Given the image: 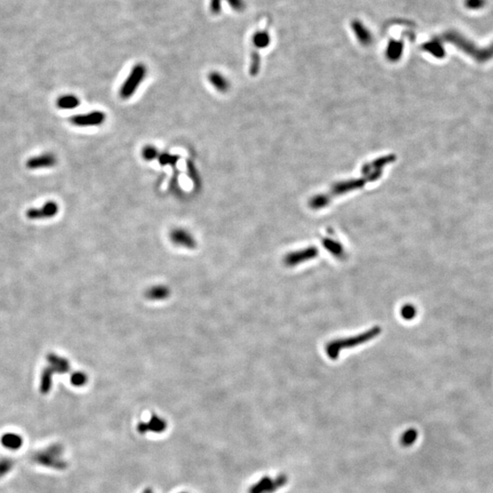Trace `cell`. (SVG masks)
<instances>
[{
    "mask_svg": "<svg viewBox=\"0 0 493 493\" xmlns=\"http://www.w3.org/2000/svg\"><path fill=\"white\" fill-rule=\"evenodd\" d=\"M380 333H381V328L378 326H376V327L364 332L363 334L355 335L353 337L334 340V341H332V342L326 344L325 352H326V354L328 355L329 358H331L332 360H335L338 358L339 353L342 350L353 348L356 345H360V344L366 343L371 339L377 337Z\"/></svg>",
    "mask_w": 493,
    "mask_h": 493,
    "instance_id": "6da1fadb",
    "label": "cell"
},
{
    "mask_svg": "<svg viewBox=\"0 0 493 493\" xmlns=\"http://www.w3.org/2000/svg\"><path fill=\"white\" fill-rule=\"evenodd\" d=\"M147 75V68L143 63H137L131 70L128 77L121 84L119 95L122 100H128L136 94V91L140 87L142 82L145 81Z\"/></svg>",
    "mask_w": 493,
    "mask_h": 493,
    "instance_id": "7a4b0ae2",
    "label": "cell"
},
{
    "mask_svg": "<svg viewBox=\"0 0 493 493\" xmlns=\"http://www.w3.org/2000/svg\"><path fill=\"white\" fill-rule=\"evenodd\" d=\"M63 447L58 444L50 446L48 449L36 453L33 456V460L36 463L46 466L48 468L56 469H64L67 467V463L60 459L63 454Z\"/></svg>",
    "mask_w": 493,
    "mask_h": 493,
    "instance_id": "3957f363",
    "label": "cell"
},
{
    "mask_svg": "<svg viewBox=\"0 0 493 493\" xmlns=\"http://www.w3.org/2000/svg\"><path fill=\"white\" fill-rule=\"evenodd\" d=\"M170 240L175 246H181L188 250H193L198 243L193 234L183 227H175L170 232Z\"/></svg>",
    "mask_w": 493,
    "mask_h": 493,
    "instance_id": "277c9868",
    "label": "cell"
},
{
    "mask_svg": "<svg viewBox=\"0 0 493 493\" xmlns=\"http://www.w3.org/2000/svg\"><path fill=\"white\" fill-rule=\"evenodd\" d=\"M318 252H319L317 248L315 246H309L300 251L290 252L284 257L283 262L286 266L294 267L300 263H303L305 261L315 259L318 256Z\"/></svg>",
    "mask_w": 493,
    "mask_h": 493,
    "instance_id": "5b68a950",
    "label": "cell"
},
{
    "mask_svg": "<svg viewBox=\"0 0 493 493\" xmlns=\"http://www.w3.org/2000/svg\"><path fill=\"white\" fill-rule=\"evenodd\" d=\"M106 120V114L101 111H93L85 114H80L72 118V122L74 126L80 127L89 126H99L104 124Z\"/></svg>",
    "mask_w": 493,
    "mask_h": 493,
    "instance_id": "8992f818",
    "label": "cell"
},
{
    "mask_svg": "<svg viewBox=\"0 0 493 493\" xmlns=\"http://www.w3.org/2000/svg\"><path fill=\"white\" fill-rule=\"evenodd\" d=\"M287 479L286 477L278 478V479H273L271 478H262V479L253 485L250 493H271L275 491L277 488H280L286 483Z\"/></svg>",
    "mask_w": 493,
    "mask_h": 493,
    "instance_id": "52a82bcc",
    "label": "cell"
},
{
    "mask_svg": "<svg viewBox=\"0 0 493 493\" xmlns=\"http://www.w3.org/2000/svg\"><path fill=\"white\" fill-rule=\"evenodd\" d=\"M166 426H167V423L164 418L156 416V415H153L151 416L149 421L141 422L137 426V429L141 434H145V433H148V432L162 433L163 431L166 429Z\"/></svg>",
    "mask_w": 493,
    "mask_h": 493,
    "instance_id": "ba28073f",
    "label": "cell"
},
{
    "mask_svg": "<svg viewBox=\"0 0 493 493\" xmlns=\"http://www.w3.org/2000/svg\"><path fill=\"white\" fill-rule=\"evenodd\" d=\"M58 212V207L53 202H48L42 208L37 209H30L27 213L28 218L30 219H41L54 217Z\"/></svg>",
    "mask_w": 493,
    "mask_h": 493,
    "instance_id": "9c48e42d",
    "label": "cell"
},
{
    "mask_svg": "<svg viewBox=\"0 0 493 493\" xmlns=\"http://www.w3.org/2000/svg\"><path fill=\"white\" fill-rule=\"evenodd\" d=\"M47 361L49 366L52 368L54 372L58 374H66L71 370V364L66 358L57 355L56 353H49L47 355Z\"/></svg>",
    "mask_w": 493,
    "mask_h": 493,
    "instance_id": "30bf717a",
    "label": "cell"
},
{
    "mask_svg": "<svg viewBox=\"0 0 493 493\" xmlns=\"http://www.w3.org/2000/svg\"><path fill=\"white\" fill-rule=\"evenodd\" d=\"M208 82L218 92L226 93L230 89V82L222 73L211 72L208 74Z\"/></svg>",
    "mask_w": 493,
    "mask_h": 493,
    "instance_id": "8fae6325",
    "label": "cell"
},
{
    "mask_svg": "<svg viewBox=\"0 0 493 493\" xmlns=\"http://www.w3.org/2000/svg\"><path fill=\"white\" fill-rule=\"evenodd\" d=\"M170 295H171V290L169 287L164 284L152 286L145 292V297L148 300H154V301L166 300L167 298H169Z\"/></svg>",
    "mask_w": 493,
    "mask_h": 493,
    "instance_id": "7c38bea8",
    "label": "cell"
},
{
    "mask_svg": "<svg viewBox=\"0 0 493 493\" xmlns=\"http://www.w3.org/2000/svg\"><path fill=\"white\" fill-rule=\"evenodd\" d=\"M352 29L359 42H361L363 45H369L372 42L371 32L361 21L353 20L352 22Z\"/></svg>",
    "mask_w": 493,
    "mask_h": 493,
    "instance_id": "4fadbf2b",
    "label": "cell"
},
{
    "mask_svg": "<svg viewBox=\"0 0 493 493\" xmlns=\"http://www.w3.org/2000/svg\"><path fill=\"white\" fill-rule=\"evenodd\" d=\"M54 370L50 366H47L43 369L40 377V386L39 390L43 395L48 394L52 388V380H53Z\"/></svg>",
    "mask_w": 493,
    "mask_h": 493,
    "instance_id": "5bb4252c",
    "label": "cell"
},
{
    "mask_svg": "<svg viewBox=\"0 0 493 493\" xmlns=\"http://www.w3.org/2000/svg\"><path fill=\"white\" fill-rule=\"evenodd\" d=\"M1 443L7 449L17 450L23 444V440L20 435L15 433H6L1 438Z\"/></svg>",
    "mask_w": 493,
    "mask_h": 493,
    "instance_id": "9a60e30c",
    "label": "cell"
},
{
    "mask_svg": "<svg viewBox=\"0 0 493 493\" xmlns=\"http://www.w3.org/2000/svg\"><path fill=\"white\" fill-rule=\"evenodd\" d=\"M403 53V42L401 40H391L387 48V57L390 60H397Z\"/></svg>",
    "mask_w": 493,
    "mask_h": 493,
    "instance_id": "2e32d148",
    "label": "cell"
},
{
    "mask_svg": "<svg viewBox=\"0 0 493 493\" xmlns=\"http://www.w3.org/2000/svg\"><path fill=\"white\" fill-rule=\"evenodd\" d=\"M54 164H55V158L53 156L46 155L29 160L28 162V166L29 168H41V167H48Z\"/></svg>",
    "mask_w": 493,
    "mask_h": 493,
    "instance_id": "e0dca14e",
    "label": "cell"
},
{
    "mask_svg": "<svg viewBox=\"0 0 493 493\" xmlns=\"http://www.w3.org/2000/svg\"><path fill=\"white\" fill-rule=\"evenodd\" d=\"M324 246L331 254H333L336 258L343 259L344 256V250L343 246L331 238H325L324 239Z\"/></svg>",
    "mask_w": 493,
    "mask_h": 493,
    "instance_id": "ac0fdd59",
    "label": "cell"
},
{
    "mask_svg": "<svg viewBox=\"0 0 493 493\" xmlns=\"http://www.w3.org/2000/svg\"><path fill=\"white\" fill-rule=\"evenodd\" d=\"M252 42H253V45H254L255 48H267L270 45V43H271V37H270V35H269L267 30L258 31L253 36Z\"/></svg>",
    "mask_w": 493,
    "mask_h": 493,
    "instance_id": "d6986e66",
    "label": "cell"
},
{
    "mask_svg": "<svg viewBox=\"0 0 493 493\" xmlns=\"http://www.w3.org/2000/svg\"><path fill=\"white\" fill-rule=\"evenodd\" d=\"M79 98L74 95H64L58 99V106L61 109H74L80 104Z\"/></svg>",
    "mask_w": 493,
    "mask_h": 493,
    "instance_id": "ffe728a7",
    "label": "cell"
},
{
    "mask_svg": "<svg viewBox=\"0 0 493 493\" xmlns=\"http://www.w3.org/2000/svg\"><path fill=\"white\" fill-rule=\"evenodd\" d=\"M142 157L145 161H153L157 159L159 156V151L154 145H147L142 149Z\"/></svg>",
    "mask_w": 493,
    "mask_h": 493,
    "instance_id": "44dd1931",
    "label": "cell"
},
{
    "mask_svg": "<svg viewBox=\"0 0 493 493\" xmlns=\"http://www.w3.org/2000/svg\"><path fill=\"white\" fill-rule=\"evenodd\" d=\"M71 384L73 387H84L88 382L87 375L82 371H77L72 374L70 378Z\"/></svg>",
    "mask_w": 493,
    "mask_h": 493,
    "instance_id": "7402d4cb",
    "label": "cell"
},
{
    "mask_svg": "<svg viewBox=\"0 0 493 493\" xmlns=\"http://www.w3.org/2000/svg\"><path fill=\"white\" fill-rule=\"evenodd\" d=\"M417 437H418L417 431L414 428H410V429L406 430L402 436L401 443L406 447L413 445L415 443V441L417 440Z\"/></svg>",
    "mask_w": 493,
    "mask_h": 493,
    "instance_id": "603a6c76",
    "label": "cell"
},
{
    "mask_svg": "<svg viewBox=\"0 0 493 493\" xmlns=\"http://www.w3.org/2000/svg\"><path fill=\"white\" fill-rule=\"evenodd\" d=\"M188 171H189V177L192 180L194 184L196 187L200 188L201 187V178L199 176V171L192 162H188Z\"/></svg>",
    "mask_w": 493,
    "mask_h": 493,
    "instance_id": "cb8c5ba5",
    "label": "cell"
},
{
    "mask_svg": "<svg viewBox=\"0 0 493 493\" xmlns=\"http://www.w3.org/2000/svg\"><path fill=\"white\" fill-rule=\"evenodd\" d=\"M158 162H159L160 164L162 165H174V164L177 163V161L179 160V156L174 155H170L168 153H162V154H159V156H158Z\"/></svg>",
    "mask_w": 493,
    "mask_h": 493,
    "instance_id": "d4e9b609",
    "label": "cell"
},
{
    "mask_svg": "<svg viewBox=\"0 0 493 493\" xmlns=\"http://www.w3.org/2000/svg\"><path fill=\"white\" fill-rule=\"evenodd\" d=\"M260 68H261V58H260V55L257 52V51H253L252 52V63H251V67H250V73L252 76H255L257 75L259 72H260Z\"/></svg>",
    "mask_w": 493,
    "mask_h": 493,
    "instance_id": "484cf974",
    "label": "cell"
},
{
    "mask_svg": "<svg viewBox=\"0 0 493 493\" xmlns=\"http://www.w3.org/2000/svg\"><path fill=\"white\" fill-rule=\"evenodd\" d=\"M14 466V461L12 459H3L0 460V477L9 473Z\"/></svg>",
    "mask_w": 493,
    "mask_h": 493,
    "instance_id": "4316f807",
    "label": "cell"
},
{
    "mask_svg": "<svg viewBox=\"0 0 493 493\" xmlns=\"http://www.w3.org/2000/svg\"><path fill=\"white\" fill-rule=\"evenodd\" d=\"M416 314V309L412 305H406L401 309V315L404 317V319L412 320L415 317Z\"/></svg>",
    "mask_w": 493,
    "mask_h": 493,
    "instance_id": "83f0119b",
    "label": "cell"
},
{
    "mask_svg": "<svg viewBox=\"0 0 493 493\" xmlns=\"http://www.w3.org/2000/svg\"><path fill=\"white\" fill-rule=\"evenodd\" d=\"M467 4L469 6V7H472V8H479V7H481V5L483 4L482 0H468Z\"/></svg>",
    "mask_w": 493,
    "mask_h": 493,
    "instance_id": "f1b7e54d",
    "label": "cell"
},
{
    "mask_svg": "<svg viewBox=\"0 0 493 493\" xmlns=\"http://www.w3.org/2000/svg\"><path fill=\"white\" fill-rule=\"evenodd\" d=\"M143 493H154L151 489H145V491Z\"/></svg>",
    "mask_w": 493,
    "mask_h": 493,
    "instance_id": "f546056e",
    "label": "cell"
},
{
    "mask_svg": "<svg viewBox=\"0 0 493 493\" xmlns=\"http://www.w3.org/2000/svg\"><path fill=\"white\" fill-rule=\"evenodd\" d=\"M180 493H188V492H180Z\"/></svg>",
    "mask_w": 493,
    "mask_h": 493,
    "instance_id": "4dcf8cb0",
    "label": "cell"
}]
</instances>
